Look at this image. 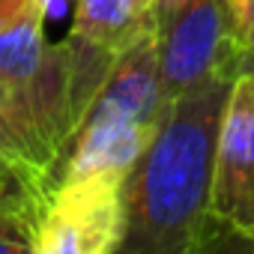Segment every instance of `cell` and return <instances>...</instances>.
Masks as SVG:
<instances>
[{
  "mask_svg": "<svg viewBox=\"0 0 254 254\" xmlns=\"http://www.w3.org/2000/svg\"><path fill=\"white\" fill-rule=\"evenodd\" d=\"M239 66H221L168 102L123 183L126 254H200L224 233L212 218V171L224 105Z\"/></svg>",
  "mask_w": 254,
  "mask_h": 254,
  "instance_id": "6da1fadb",
  "label": "cell"
},
{
  "mask_svg": "<svg viewBox=\"0 0 254 254\" xmlns=\"http://www.w3.org/2000/svg\"><path fill=\"white\" fill-rule=\"evenodd\" d=\"M168 108L159 72L153 27L129 45L111 66L93 105L66 150L63 177H87L99 171L129 174Z\"/></svg>",
  "mask_w": 254,
  "mask_h": 254,
  "instance_id": "7a4b0ae2",
  "label": "cell"
},
{
  "mask_svg": "<svg viewBox=\"0 0 254 254\" xmlns=\"http://www.w3.org/2000/svg\"><path fill=\"white\" fill-rule=\"evenodd\" d=\"M42 21L39 0H0V78L60 183V168L81 120L72 105L63 45L45 39Z\"/></svg>",
  "mask_w": 254,
  "mask_h": 254,
  "instance_id": "3957f363",
  "label": "cell"
},
{
  "mask_svg": "<svg viewBox=\"0 0 254 254\" xmlns=\"http://www.w3.org/2000/svg\"><path fill=\"white\" fill-rule=\"evenodd\" d=\"M230 0H153V39L165 99H177L221 66H239L230 42Z\"/></svg>",
  "mask_w": 254,
  "mask_h": 254,
  "instance_id": "277c9868",
  "label": "cell"
},
{
  "mask_svg": "<svg viewBox=\"0 0 254 254\" xmlns=\"http://www.w3.org/2000/svg\"><path fill=\"white\" fill-rule=\"evenodd\" d=\"M126 174L63 177L36 218V254H111L126 230Z\"/></svg>",
  "mask_w": 254,
  "mask_h": 254,
  "instance_id": "5b68a950",
  "label": "cell"
},
{
  "mask_svg": "<svg viewBox=\"0 0 254 254\" xmlns=\"http://www.w3.org/2000/svg\"><path fill=\"white\" fill-rule=\"evenodd\" d=\"M209 209L224 233H254V78L245 72L224 105Z\"/></svg>",
  "mask_w": 254,
  "mask_h": 254,
  "instance_id": "8992f818",
  "label": "cell"
},
{
  "mask_svg": "<svg viewBox=\"0 0 254 254\" xmlns=\"http://www.w3.org/2000/svg\"><path fill=\"white\" fill-rule=\"evenodd\" d=\"M72 3L75 15L66 39L114 60L153 27L150 9L138 0H72Z\"/></svg>",
  "mask_w": 254,
  "mask_h": 254,
  "instance_id": "52a82bcc",
  "label": "cell"
},
{
  "mask_svg": "<svg viewBox=\"0 0 254 254\" xmlns=\"http://www.w3.org/2000/svg\"><path fill=\"white\" fill-rule=\"evenodd\" d=\"M0 150L15 165V171L21 174V180L27 183V189L33 191V197L42 206L45 197L51 194V189L57 186V174L48 165L45 153L39 150L33 132L27 129V123L12 99L9 87L3 84V78H0Z\"/></svg>",
  "mask_w": 254,
  "mask_h": 254,
  "instance_id": "ba28073f",
  "label": "cell"
},
{
  "mask_svg": "<svg viewBox=\"0 0 254 254\" xmlns=\"http://www.w3.org/2000/svg\"><path fill=\"white\" fill-rule=\"evenodd\" d=\"M39 200L30 194L0 200V254H36Z\"/></svg>",
  "mask_w": 254,
  "mask_h": 254,
  "instance_id": "9c48e42d",
  "label": "cell"
},
{
  "mask_svg": "<svg viewBox=\"0 0 254 254\" xmlns=\"http://www.w3.org/2000/svg\"><path fill=\"white\" fill-rule=\"evenodd\" d=\"M230 42L245 60L254 51V0H230Z\"/></svg>",
  "mask_w": 254,
  "mask_h": 254,
  "instance_id": "30bf717a",
  "label": "cell"
},
{
  "mask_svg": "<svg viewBox=\"0 0 254 254\" xmlns=\"http://www.w3.org/2000/svg\"><path fill=\"white\" fill-rule=\"evenodd\" d=\"M18 194H30L33 191L27 189V183L21 180V174L15 171V165L6 159V153L0 150V200H6V197H18ZM36 200V197H33Z\"/></svg>",
  "mask_w": 254,
  "mask_h": 254,
  "instance_id": "8fae6325",
  "label": "cell"
},
{
  "mask_svg": "<svg viewBox=\"0 0 254 254\" xmlns=\"http://www.w3.org/2000/svg\"><path fill=\"white\" fill-rule=\"evenodd\" d=\"M209 251H242L254 254V233H221Z\"/></svg>",
  "mask_w": 254,
  "mask_h": 254,
  "instance_id": "7c38bea8",
  "label": "cell"
},
{
  "mask_svg": "<svg viewBox=\"0 0 254 254\" xmlns=\"http://www.w3.org/2000/svg\"><path fill=\"white\" fill-rule=\"evenodd\" d=\"M239 72H245V75H251V78H254V51L242 60V69H239Z\"/></svg>",
  "mask_w": 254,
  "mask_h": 254,
  "instance_id": "4fadbf2b",
  "label": "cell"
},
{
  "mask_svg": "<svg viewBox=\"0 0 254 254\" xmlns=\"http://www.w3.org/2000/svg\"><path fill=\"white\" fill-rule=\"evenodd\" d=\"M138 3H141V6H147V9H150V6H153V0H138Z\"/></svg>",
  "mask_w": 254,
  "mask_h": 254,
  "instance_id": "5bb4252c",
  "label": "cell"
}]
</instances>
